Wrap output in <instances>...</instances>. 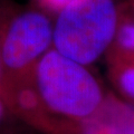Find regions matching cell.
Segmentation results:
<instances>
[{
    "label": "cell",
    "instance_id": "obj_3",
    "mask_svg": "<svg viewBox=\"0 0 134 134\" xmlns=\"http://www.w3.org/2000/svg\"><path fill=\"white\" fill-rule=\"evenodd\" d=\"M53 45V25L39 11H26L11 20L0 45L2 65L19 72L37 63Z\"/></svg>",
    "mask_w": 134,
    "mask_h": 134
},
{
    "label": "cell",
    "instance_id": "obj_2",
    "mask_svg": "<svg viewBox=\"0 0 134 134\" xmlns=\"http://www.w3.org/2000/svg\"><path fill=\"white\" fill-rule=\"evenodd\" d=\"M35 82L45 105L69 119L88 117L105 98L99 83L85 65L54 48L36 63Z\"/></svg>",
    "mask_w": 134,
    "mask_h": 134
},
{
    "label": "cell",
    "instance_id": "obj_1",
    "mask_svg": "<svg viewBox=\"0 0 134 134\" xmlns=\"http://www.w3.org/2000/svg\"><path fill=\"white\" fill-rule=\"evenodd\" d=\"M119 21L113 0H73L58 11L53 26L54 49L91 65L114 43Z\"/></svg>",
    "mask_w": 134,
    "mask_h": 134
},
{
    "label": "cell",
    "instance_id": "obj_4",
    "mask_svg": "<svg viewBox=\"0 0 134 134\" xmlns=\"http://www.w3.org/2000/svg\"><path fill=\"white\" fill-rule=\"evenodd\" d=\"M81 124V134H134V105L115 97L104 98Z\"/></svg>",
    "mask_w": 134,
    "mask_h": 134
},
{
    "label": "cell",
    "instance_id": "obj_8",
    "mask_svg": "<svg viewBox=\"0 0 134 134\" xmlns=\"http://www.w3.org/2000/svg\"><path fill=\"white\" fill-rule=\"evenodd\" d=\"M5 119H6V108H5V105H3V102L0 98V126L3 123Z\"/></svg>",
    "mask_w": 134,
    "mask_h": 134
},
{
    "label": "cell",
    "instance_id": "obj_5",
    "mask_svg": "<svg viewBox=\"0 0 134 134\" xmlns=\"http://www.w3.org/2000/svg\"><path fill=\"white\" fill-rule=\"evenodd\" d=\"M114 43L122 53L134 55V21H119Z\"/></svg>",
    "mask_w": 134,
    "mask_h": 134
},
{
    "label": "cell",
    "instance_id": "obj_6",
    "mask_svg": "<svg viewBox=\"0 0 134 134\" xmlns=\"http://www.w3.org/2000/svg\"><path fill=\"white\" fill-rule=\"evenodd\" d=\"M117 84L127 97L134 99V66L125 67L119 74Z\"/></svg>",
    "mask_w": 134,
    "mask_h": 134
},
{
    "label": "cell",
    "instance_id": "obj_9",
    "mask_svg": "<svg viewBox=\"0 0 134 134\" xmlns=\"http://www.w3.org/2000/svg\"><path fill=\"white\" fill-rule=\"evenodd\" d=\"M2 59H1V53H0V77H1V72H2Z\"/></svg>",
    "mask_w": 134,
    "mask_h": 134
},
{
    "label": "cell",
    "instance_id": "obj_7",
    "mask_svg": "<svg viewBox=\"0 0 134 134\" xmlns=\"http://www.w3.org/2000/svg\"><path fill=\"white\" fill-rule=\"evenodd\" d=\"M46 6H48L49 8H52L54 10L59 11L64 6H66L67 3H69L73 0H43Z\"/></svg>",
    "mask_w": 134,
    "mask_h": 134
}]
</instances>
